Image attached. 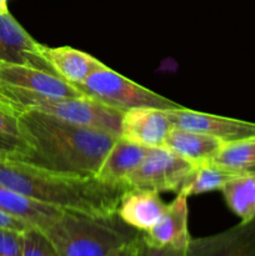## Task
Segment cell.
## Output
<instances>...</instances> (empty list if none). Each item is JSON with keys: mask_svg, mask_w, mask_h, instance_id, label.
Segmentation results:
<instances>
[{"mask_svg": "<svg viewBox=\"0 0 255 256\" xmlns=\"http://www.w3.org/2000/svg\"><path fill=\"white\" fill-rule=\"evenodd\" d=\"M236 175L240 174H235L212 162L199 164L188 175L178 194H182L186 198H190L194 195L204 194V192L222 190L225 182H228Z\"/></svg>", "mask_w": 255, "mask_h": 256, "instance_id": "19", "label": "cell"}, {"mask_svg": "<svg viewBox=\"0 0 255 256\" xmlns=\"http://www.w3.org/2000/svg\"><path fill=\"white\" fill-rule=\"evenodd\" d=\"M24 256H59L46 235L30 228L24 232Z\"/></svg>", "mask_w": 255, "mask_h": 256, "instance_id": "21", "label": "cell"}, {"mask_svg": "<svg viewBox=\"0 0 255 256\" xmlns=\"http://www.w3.org/2000/svg\"><path fill=\"white\" fill-rule=\"evenodd\" d=\"M142 236L148 244L154 246L188 249L192 240L188 198L182 194H176V198L168 204L159 222L146 232H142Z\"/></svg>", "mask_w": 255, "mask_h": 256, "instance_id": "12", "label": "cell"}, {"mask_svg": "<svg viewBox=\"0 0 255 256\" xmlns=\"http://www.w3.org/2000/svg\"><path fill=\"white\" fill-rule=\"evenodd\" d=\"M5 12H9L8 0H0V14H5Z\"/></svg>", "mask_w": 255, "mask_h": 256, "instance_id": "28", "label": "cell"}, {"mask_svg": "<svg viewBox=\"0 0 255 256\" xmlns=\"http://www.w3.org/2000/svg\"><path fill=\"white\" fill-rule=\"evenodd\" d=\"M0 209L32 228L46 232L64 212L0 185Z\"/></svg>", "mask_w": 255, "mask_h": 256, "instance_id": "16", "label": "cell"}, {"mask_svg": "<svg viewBox=\"0 0 255 256\" xmlns=\"http://www.w3.org/2000/svg\"><path fill=\"white\" fill-rule=\"evenodd\" d=\"M164 112L172 122V126L210 135L222 140L224 144L255 136V122L195 112L184 106Z\"/></svg>", "mask_w": 255, "mask_h": 256, "instance_id": "7", "label": "cell"}, {"mask_svg": "<svg viewBox=\"0 0 255 256\" xmlns=\"http://www.w3.org/2000/svg\"><path fill=\"white\" fill-rule=\"evenodd\" d=\"M195 166L196 165L166 146L152 148L140 166L128 176L125 184L129 188L152 189L159 192H174L178 194Z\"/></svg>", "mask_w": 255, "mask_h": 256, "instance_id": "6", "label": "cell"}, {"mask_svg": "<svg viewBox=\"0 0 255 256\" xmlns=\"http://www.w3.org/2000/svg\"><path fill=\"white\" fill-rule=\"evenodd\" d=\"M40 54L50 72L74 86L105 66L92 55L70 46L50 48L42 45Z\"/></svg>", "mask_w": 255, "mask_h": 256, "instance_id": "14", "label": "cell"}, {"mask_svg": "<svg viewBox=\"0 0 255 256\" xmlns=\"http://www.w3.org/2000/svg\"><path fill=\"white\" fill-rule=\"evenodd\" d=\"M18 126L28 146V154L18 160L78 176H96L102 160L119 138L39 112H19Z\"/></svg>", "mask_w": 255, "mask_h": 256, "instance_id": "1", "label": "cell"}, {"mask_svg": "<svg viewBox=\"0 0 255 256\" xmlns=\"http://www.w3.org/2000/svg\"><path fill=\"white\" fill-rule=\"evenodd\" d=\"M222 192L228 208L242 222H249L255 218V175H236L225 182Z\"/></svg>", "mask_w": 255, "mask_h": 256, "instance_id": "18", "label": "cell"}, {"mask_svg": "<svg viewBox=\"0 0 255 256\" xmlns=\"http://www.w3.org/2000/svg\"><path fill=\"white\" fill-rule=\"evenodd\" d=\"M188 256H255V218L235 226L190 240Z\"/></svg>", "mask_w": 255, "mask_h": 256, "instance_id": "9", "label": "cell"}, {"mask_svg": "<svg viewBox=\"0 0 255 256\" xmlns=\"http://www.w3.org/2000/svg\"><path fill=\"white\" fill-rule=\"evenodd\" d=\"M0 134L20 138L18 115L2 104H0Z\"/></svg>", "mask_w": 255, "mask_h": 256, "instance_id": "25", "label": "cell"}, {"mask_svg": "<svg viewBox=\"0 0 255 256\" xmlns=\"http://www.w3.org/2000/svg\"><path fill=\"white\" fill-rule=\"evenodd\" d=\"M0 228L18 230V232H25V230L30 229L32 226L25 222H22V220L18 219V218L12 216V215L8 214L6 212L0 209Z\"/></svg>", "mask_w": 255, "mask_h": 256, "instance_id": "26", "label": "cell"}, {"mask_svg": "<svg viewBox=\"0 0 255 256\" xmlns=\"http://www.w3.org/2000/svg\"><path fill=\"white\" fill-rule=\"evenodd\" d=\"M0 256H24V232L0 228Z\"/></svg>", "mask_w": 255, "mask_h": 256, "instance_id": "22", "label": "cell"}, {"mask_svg": "<svg viewBox=\"0 0 255 256\" xmlns=\"http://www.w3.org/2000/svg\"><path fill=\"white\" fill-rule=\"evenodd\" d=\"M166 206L156 190L129 188L122 195L116 214L130 228L146 232L159 222Z\"/></svg>", "mask_w": 255, "mask_h": 256, "instance_id": "13", "label": "cell"}, {"mask_svg": "<svg viewBox=\"0 0 255 256\" xmlns=\"http://www.w3.org/2000/svg\"><path fill=\"white\" fill-rule=\"evenodd\" d=\"M0 104L15 114L39 112L64 122L120 136L122 112L99 102L82 98H55L0 82Z\"/></svg>", "mask_w": 255, "mask_h": 256, "instance_id": "4", "label": "cell"}, {"mask_svg": "<svg viewBox=\"0 0 255 256\" xmlns=\"http://www.w3.org/2000/svg\"><path fill=\"white\" fill-rule=\"evenodd\" d=\"M212 162L235 174L255 175V136L225 144Z\"/></svg>", "mask_w": 255, "mask_h": 256, "instance_id": "20", "label": "cell"}, {"mask_svg": "<svg viewBox=\"0 0 255 256\" xmlns=\"http://www.w3.org/2000/svg\"><path fill=\"white\" fill-rule=\"evenodd\" d=\"M138 256H188L186 249H176L170 246H154L142 239V232L138 242Z\"/></svg>", "mask_w": 255, "mask_h": 256, "instance_id": "24", "label": "cell"}, {"mask_svg": "<svg viewBox=\"0 0 255 256\" xmlns=\"http://www.w3.org/2000/svg\"><path fill=\"white\" fill-rule=\"evenodd\" d=\"M224 145L222 140L210 135L175 126L172 128L165 142L168 149L194 165L212 162Z\"/></svg>", "mask_w": 255, "mask_h": 256, "instance_id": "17", "label": "cell"}, {"mask_svg": "<svg viewBox=\"0 0 255 256\" xmlns=\"http://www.w3.org/2000/svg\"><path fill=\"white\" fill-rule=\"evenodd\" d=\"M75 88L82 92L84 96L102 102L122 114L138 108L169 110L182 106L178 102L136 84L106 65L92 72L85 82L75 85Z\"/></svg>", "mask_w": 255, "mask_h": 256, "instance_id": "5", "label": "cell"}, {"mask_svg": "<svg viewBox=\"0 0 255 256\" xmlns=\"http://www.w3.org/2000/svg\"><path fill=\"white\" fill-rule=\"evenodd\" d=\"M172 128L164 110L138 108L122 114L120 136L150 149L162 148L165 146Z\"/></svg>", "mask_w": 255, "mask_h": 256, "instance_id": "10", "label": "cell"}, {"mask_svg": "<svg viewBox=\"0 0 255 256\" xmlns=\"http://www.w3.org/2000/svg\"><path fill=\"white\" fill-rule=\"evenodd\" d=\"M40 48L42 44L32 38L10 12L0 14V62L30 65L48 70Z\"/></svg>", "mask_w": 255, "mask_h": 256, "instance_id": "11", "label": "cell"}, {"mask_svg": "<svg viewBox=\"0 0 255 256\" xmlns=\"http://www.w3.org/2000/svg\"><path fill=\"white\" fill-rule=\"evenodd\" d=\"M0 185L62 212L114 215L126 184H109L96 176L49 172L18 159H0Z\"/></svg>", "mask_w": 255, "mask_h": 256, "instance_id": "2", "label": "cell"}, {"mask_svg": "<svg viewBox=\"0 0 255 256\" xmlns=\"http://www.w3.org/2000/svg\"><path fill=\"white\" fill-rule=\"evenodd\" d=\"M44 234L59 256H108L140 232L118 214L99 216L64 212Z\"/></svg>", "mask_w": 255, "mask_h": 256, "instance_id": "3", "label": "cell"}, {"mask_svg": "<svg viewBox=\"0 0 255 256\" xmlns=\"http://www.w3.org/2000/svg\"><path fill=\"white\" fill-rule=\"evenodd\" d=\"M28 154V146L22 138L0 134V159H22Z\"/></svg>", "mask_w": 255, "mask_h": 256, "instance_id": "23", "label": "cell"}, {"mask_svg": "<svg viewBox=\"0 0 255 256\" xmlns=\"http://www.w3.org/2000/svg\"><path fill=\"white\" fill-rule=\"evenodd\" d=\"M138 242H139V236L132 240V242H128V244L120 246L119 249L114 250L108 256H138Z\"/></svg>", "mask_w": 255, "mask_h": 256, "instance_id": "27", "label": "cell"}, {"mask_svg": "<svg viewBox=\"0 0 255 256\" xmlns=\"http://www.w3.org/2000/svg\"><path fill=\"white\" fill-rule=\"evenodd\" d=\"M149 150L150 148L135 144L125 138H116L102 160L96 178L109 184H125L128 176L144 162Z\"/></svg>", "mask_w": 255, "mask_h": 256, "instance_id": "15", "label": "cell"}, {"mask_svg": "<svg viewBox=\"0 0 255 256\" xmlns=\"http://www.w3.org/2000/svg\"><path fill=\"white\" fill-rule=\"evenodd\" d=\"M0 82L55 98H82L74 85L52 72L30 65L0 62Z\"/></svg>", "mask_w": 255, "mask_h": 256, "instance_id": "8", "label": "cell"}]
</instances>
